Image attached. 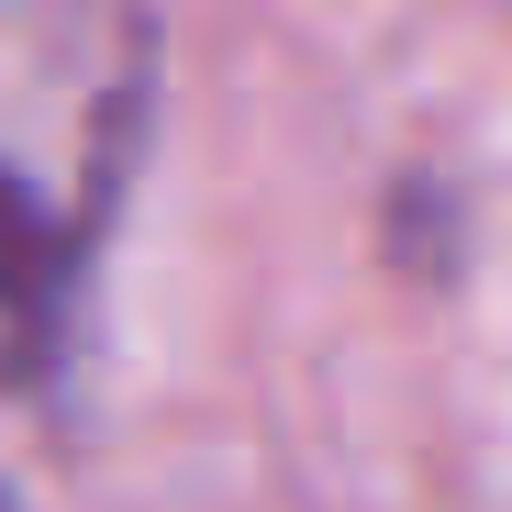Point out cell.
Here are the masks:
<instances>
[{"mask_svg":"<svg viewBox=\"0 0 512 512\" xmlns=\"http://www.w3.org/2000/svg\"><path fill=\"white\" fill-rule=\"evenodd\" d=\"M145 0H0V390L56 357L90 245L134 179Z\"/></svg>","mask_w":512,"mask_h":512,"instance_id":"obj_1","label":"cell"},{"mask_svg":"<svg viewBox=\"0 0 512 512\" xmlns=\"http://www.w3.org/2000/svg\"><path fill=\"white\" fill-rule=\"evenodd\" d=\"M0 512H12V501H0Z\"/></svg>","mask_w":512,"mask_h":512,"instance_id":"obj_2","label":"cell"}]
</instances>
